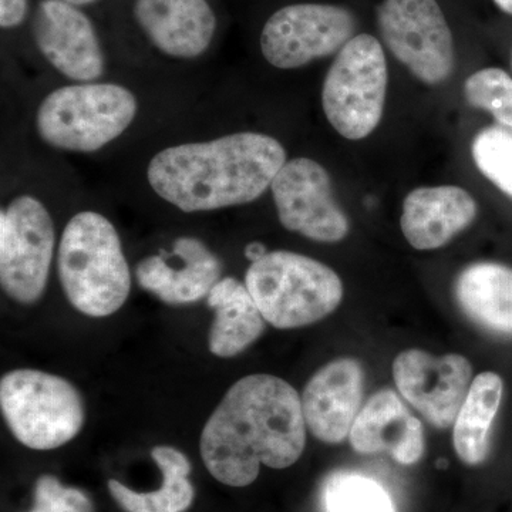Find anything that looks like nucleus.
Segmentation results:
<instances>
[{
  "instance_id": "nucleus-1",
  "label": "nucleus",
  "mask_w": 512,
  "mask_h": 512,
  "mask_svg": "<svg viewBox=\"0 0 512 512\" xmlns=\"http://www.w3.org/2000/svg\"><path fill=\"white\" fill-rule=\"evenodd\" d=\"M306 444L302 399L272 375L238 380L202 430V461L215 480L247 487L261 466L282 470L301 458Z\"/></svg>"
},
{
  "instance_id": "nucleus-2",
  "label": "nucleus",
  "mask_w": 512,
  "mask_h": 512,
  "mask_svg": "<svg viewBox=\"0 0 512 512\" xmlns=\"http://www.w3.org/2000/svg\"><path fill=\"white\" fill-rule=\"evenodd\" d=\"M288 161L281 141L235 131L161 148L148 161V188L184 214L241 207L258 200Z\"/></svg>"
},
{
  "instance_id": "nucleus-3",
  "label": "nucleus",
  "mask_w": 512,
  "mask_h": 512,
  "mask_svg": "<svg viewBox=\"0 0 512 512\" xmlns=\"http://www.w3.org/2000/svg\"><path fill=\"white\" fill-rule=\"evenodd\" d=\"M57 272L73 308L90 318L120 311L130 295V265L119 231L99 211H79L67 221L57 245Z\"/></svg>"
},
{
  "instance_id": "nucleus-4",
  "label": "nucleus",
  "mask_w": 512,
  "mask_h": 512,
  "mask_svg": "<svg viewBox=\"0 0 512 512\" xmlns=\"http://www.w3.org/2000/svg\"><path fill=\"white\" fill-rule=\"evenodd\" d=\"M137 94L117 82L66 83L40 100L37 137L70 154H94L119 140L137 120Z\"/></svg>"
},
{
  "instance_id": "nucleus-5",
  "label": "nucleus",
  "mask_w": 512,
  "mask_h": 512,
  "mask_svg": "<svg viewBox=\"0 0 512 512\" xmlns=\"http://www.w3.org/2000/svg\"><path fill=\"white\" fill-rule=\"evenodd\" d=\"M245 285L266 322L278 329L312 325L336 311L343 298L339 275L328 265L289 251L252 262Z\"/></svg>"
},
{
  "instance_id": "nucleus-6",
  "label": "nucleus",
  "mask_w": 512,
  "mask_h": 512,
  "mask_svg": "<svg viewBox=\"0 0 512 512\" xmlns=\"http://www.w3.org/2000/svg\"><path fill=\"white\" fill-rule=\"evenodd\" d=\"M0 407L9 430L32 450H55L83 429L82 394L63 377L33 369L6 373L0 380Z\"/></svg>"
},
{
  "instance_id": "nucleus-7",
  "label": "nucleus",
  "mask_w": 512,
  "mask_h": 512,
  "mask_svg": "<svg viewBox=\"0 0 512 512\" xmlns=\"http://www.w3.org/2000/svg\"><path fill=\"white\" fill-rule=\"evenodd\" d=\"M387 90V63L376 37L357 35L340 49L326 74L322 107L340 136L362 140L379 126Z\"/></svg>"
},
{
  "instance_id": "nucleus-8",
  "label": "nucleus",
  "mask_w": 512,
  "mask_h": 512,
  "mask_svg": "<svg viewBox=\"0 0 512 512\" xmlns=\"http://www.w3.org/2000/svg\"><path fill=\"white\" fill-rule=\"evenodd\" d=\"M56 251L52 212L33 192H19L0 210V285L12 301L33 305L49 282Z\"/></svg>"
},
{
  "instance_id": "nucleus-9",
  "label": "nucleus",
  "mask_w": 512,
  "mask_h": 512,
  "mask_svg": "<svg viewBox=\"0 0 512 512\" xmlns=\"http://www.w3.org/2000/svg\"><path fill=\"white\" fill-rule=\"evenodd\" d=\"M355 28L348 9L326 3H292L266 19L259 33V49L276 69H301L339 53L353 39Z\"/></svg>"
},
{
  "instance_id": "nucleus-10",
  "label": "nucleus",
  "mask_w": 512,
  "mask_h": 512,
  "mask_svg": "<svg viewBox=\"0 0 512 512\" xmlns=\"http://www.w3.org/2000/svg\"><path fill=\"white\" fill-rule=\"evenodd\" d=\"M377 22L390 52L421 82L434 86L453 73V35L436 0H384Z\"/></svg>"
},
{
  "instance_id": "nucleus-11",
  "label": "nucleus",
  "mask_w": 512,
  "mask_h": 512,
  "mask_svg": "<svg viewBox=\"0 0 512 512\" xmlns=\"http://www.w3.org/2000/svg\"><path fill=\"white\" fill-rule=\"evenodd\" d=\"M29 36L39 56L67 83L103 80L107 53L86 9L62 0H36Z\"/></svg>"
},
{
  "instance_id": "nucleus-12",
  "label": "nucleus",
  "mask_w": 512,
  "mask_h": 512,
  "mask_svg": "<svg viewBox=\"0 0 512 512\" xmlns=\"http://www.w3.org/2000/svg\"><path fill=\"white\" fill-rule=\"evenodd\" d=\"M127 18L138 39L173 62H197L221 35L215 0H128Z\"/></svg>"
},
{
  "instance_id": "nucleus-13",
  "label": "nucleus",
  "mask_w": 512,
  "mask_h": 512,
  "mask_svg": "<svg viewBox=\"0 0 512 512\" xmlns=\"http://www.w3.org/2000/svg\"><path fill=\"white\" fill-rule=\"evenodd\" d=\"M269 190L279 222L288 231L325 244L348 235V218L333 197L328 171L318 161L308 157L286 161Z\"/></svg>"
},
{
  "instance_id": "nucleus-14",
  "label": "nucleus",
  "mask_w": 512,
  "mask_h": 512,
  "mask_svg": "<svg viewBox=\"0 0 512 512\" xmlns=\"http://www.w3.org/2000/svg\"><path fill=\"white\" fill-rule=\"evenodd\" d=\"M393 376L404 399L439 429L454 424L473 383V369L466 357H434L417 349L396 357Z\"/></svg>"
},
{
  "instance_id": "nucleus-15",
  "label": "nucleus",
  "mask_w": 512,
  "mask_h": 512,
  "mask_svg": "<svg viewBox=\"0 0 512 512\" xmlns=\"http://www.w3.org/2000/svg\"><path fill=\"white\" fill-rule=\"evenodd\" d=\"M138 285L167 305H191L207 298L222 278L220 258L201 239H175L170 252L146 256L136 266Z\"/></svg>"
},
{
  "instance_id": "nucleus-16",
  "label": "nucleus",
  "mask_w": 512,
  "mask_h": 512,
  "mask_svg": "<svg viewBox=\"0 0 512 512\" xmlns=\"http://www.w3.org/2000/svg\"><path fill=\"white\" fill-rule=\"evenodd\" d=\"M365 373L355 359L333 360L318 370L302 394L306 427L316 439L342 443L359 416Z\"/></svg>"
},
{
  "instance_id": "nucleus-17",
  "label": "nucleus",
  "mask_w": 512,
  "mask_h": 512,
  "mask_svg": "<svg viewBox=\"0 0 512 512\" xmlns=\"http://www.w3.org/2000/svg\"><path fill=\"white\" fill-rule=\"evenodd\" d=\"M349 437L357 453L390 451L394 460L403 466L417 463L426 444L419 419L393 390H382L369 399L360 410Z\"/></svg>"
},
{
  "instance_id": "nucleus-18",
  "label": "nucleus",
  "mask_w": 512,
  "mask_h": 512,
  "mask_svg": "<svg viewBox=\"0 0 512 512\" xmlns=\"http://www.w3.org/2000/svg\"><path fill=\"white\" fill-rule=\"evenodd\" d=\"M477 215V204L464 188L454 185L416 188L403 204L402 231L413 248L444 247Z\"/></svg>"
},
{
  "instance_id": "nucleus-19",
  "label": "nucleus",
  "mask_w": 512,
  "mask_h": 512,
  "mask_svg": "<svg viewBox=\"0 0 512 512\" xmlns=\"http://www.w3.org/2000/svg\"><path fill=\"white\" fill-rule=\"evenodd\" d=\"M207 302L215 312L208 339L212 355L237 356L261 338L266 320L245 282L234 276L221 278L208 293Z\"/></svg>"
},
{
  "instance_id": "nucleus-20",
  "label": "nucleus",
  "mask_w": 512,
  "mask_h": 512,
  "mask_svg": "<svg viewBox=\"0 0 512 512\" xmlns=\"http://www.w3.org/2000/svg\"><path fill=\"white\" fill-rule=\"evenodd\" d=\"M457 301L474 322L512 335V269L498 264H474L456 282Z\"/></svg>"
},
{
  "instance_id": "nucleus-21",
  "label": "nucleus",
  "mask_w": 512,
  "mask_h": 512,
  "mask_svg": "<svg viewBox=\"0 0 512 512\" xmlns=\"http://www.w3.org/2000/svg\"><path fill=\"white\" fill-rule=\"evenodd\" d=\"M153 460L163 473V484L157 491L137 493L120 481L110 480L109 491L121 510L126 512H185L195 498L190 481L191 464L177 448L157 446L151 451Z\"/></svg>"
},
{
  "instance_id": "nucleus-22",
  "label": "nucleus",
  "mask_w": 512,
  "mask_h": 512,
  "mask_svg": "<svg viewBox=\"0 0 512 512\" xmlns=\"http://www.w3.org/2000/svg\"><path fill=\"white\" fill-rule=\"evenodd\" d=\"M503 397V380L495 373H481L454 421V447L458 457L470 466L483 463L490 448L491 424Z\"/></svg>"
},
{
  "instance_id": "nucleus-23",
  "label": "nucleus",
  "mask_w": 512,
  "mask_h": 512,
  "mask_svg": "<svg viewBox=\"0 0 512 512\" xmlns=\"http://www.w3.org/2000/svg\"><path fill=\"white\" fill-rule=\"evenodd\" d=\"M328 512H396L382 485L352 473H336L323 490Z\"/></svg>"
},
{
  "instance_id": "nucleus-24",
  "label": "nucleus",
  "mask_w": 512,
  "mask_h": 512,
  "mask_svg": "<svg viewBox=\"0 0 512 512\" xmlns=\"http://www.w3.org/2000/svg\"><path fill=\"white\" fill-rule=\"evenodd\" d=\"M464 96L471 106L488 111L495 120L512 127V79L504 70L474 73L464 84Z\"/></svg>"
},
{
  "instance_id": "nucleus-25",
  "label": "nucleus",
  "mask_w": 512,
  "mask_h": 512,
  "mask_svg": "<svg viewBox=\"0 0 512 512\" xmlns=\"http://www.w3.org/2000/svg\"><path fill=\"white\" fill-rule=\"evenodd\" d=\"M478 170L501 191L512 197V136L501 128L481 131L473 143Z\"/></svg>"
},
{
  "instance_id": "nucleus-26",
  "label": "nucleus",
  "mask_w": 512,
  "mask_h": 512,
  "mask_svg": "<svg viewBox=\"0 0 512 512\" xmlns=\"http://www.w3.org/2000/svg\"><path fill=\"white\" fill-rule=\"evenodd\" d=\"M29 512H94V505L79 488L66 487L53 476H42L36 483L35 507Z\"/></svg>"
},
{
  "instance_id": "nucleus-27",
  "label": "nucleus",
  "mask_w": 512,
  "mask_h": 512,
  "mask_svg": "<svg viewBox=\"0 0 512 512\" xmlns=\"http://www.w3.org/2000/svg\"><path fill=\"white\" fill-rule=\"evenodd\" d=\"M33 10L32 0H0V29L8 35L29 29Z\"/></svg>"
},
{
  "instance_id": "nucleus-28",
  "label": "nucleus",
  "mask_w": 512,
  "mask_h": 512,
  "mask_svg": "<svg viewBox=\"0 0 512 512\" xmlns=\"http://www.w3.org/2000/svg\"><path fill=\"white\" fill-rule=\"evenodd\" d=\"M268 254L264 245L259 244V242H254V244H249L247 249H245V255L251 262L258 261L262 256Z\"/></svg>"
},
{
  "instance_id": "nucleus-29",
  "label": "nucleus",
  "mask_w": 512,
  "mask_h": 512,
  "mask_svg": "<svg viewBox=\"0 0 512 512\" xmlns=\"http://www.w3.org/2000/svg\"><path fill=\"white\" fill-rule=\"evenodd\" d=\"M62 2L70 3V5L77 6V8L89 10L100 6L101 3L106 2V0H62Z\"/></svg>"
},
{
  "instance_id": "nucleus-30",
  "label": "nucleus",
  "mask_w": 512,
  "mask_h": 512,
  "mask_svg": "<svg viewBox=\"0 0 512 512\" xmlns=\"http://www.w3.org/2000/svg\"><path fill=\"white\" fill-rule=\"evenodd\" d=\"M494 2L497 3L498 8L512 15V0H494Z\"/></svg>"
}]
</instances>
